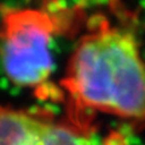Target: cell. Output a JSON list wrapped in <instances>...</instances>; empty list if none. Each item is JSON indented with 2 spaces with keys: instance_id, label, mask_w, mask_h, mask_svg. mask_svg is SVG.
<instances>
[{
  "instance_id": "obj_1",
  "label": "cell",
  "mask_w": 145,
  "mask_h": 145,
  "mask_svg": "<svg viewBox=\"0 0 145 145\" xmlns=\"http://www.w3.org/2000/svg\"><path fill=\"white\" fill-rule=\"evenodd\" d=\"M58 85L67 116L96 128L97 114L145 127V61L133 28L104 11L86 16Z\"/></svg>"
},
{
  "instance_id": "obj_2",
  "label": "cell",
  "mask_w": 145,
  "mask_h": 145,
  "mask_svg": "<svg viewBox=\"0 0 145 145\" xmlns=\"http://www.w3.org/2000/svg\"><path fill=\"white\" fill-rule=\"evenodd\" d=\"M86 13L64 7L58 0L38 6L0 5V61L5 75L18 88L30 89L44 102L64 103L52 80V42L58 35L80 31Z\"/></svg>"
},
{
  "instance_id": "obj_3",
  "label": "cell",
  "mask_w": 145,
  "mask_h": 145,
  "mask_svg": "<svg viewBox=\"0 0 145 145\" xmlns=\"http://www.w3.org/2000/svg\"><path fill=\"white\" fill-rule=\"evenodd\" d=\"M97 129L58 119L48 108H13L0 103V145H93Z\"/></svg>"
},
{
  "instance_id": "obj_4",
  "label": "cell",
  "mask_w": 145,
  "mask_h": 145,
  "mask_svg": "<svg viewBox=\"0 0 145 145\" xmlns=\"http://www.w3.org/2000/svg\"><path fill=\"white\" fill-rule=\"evenodd\" d=\"M99 145H128V143L126 134L120 131H111L101 140Z\"/></svg>"
}]
</instances>
